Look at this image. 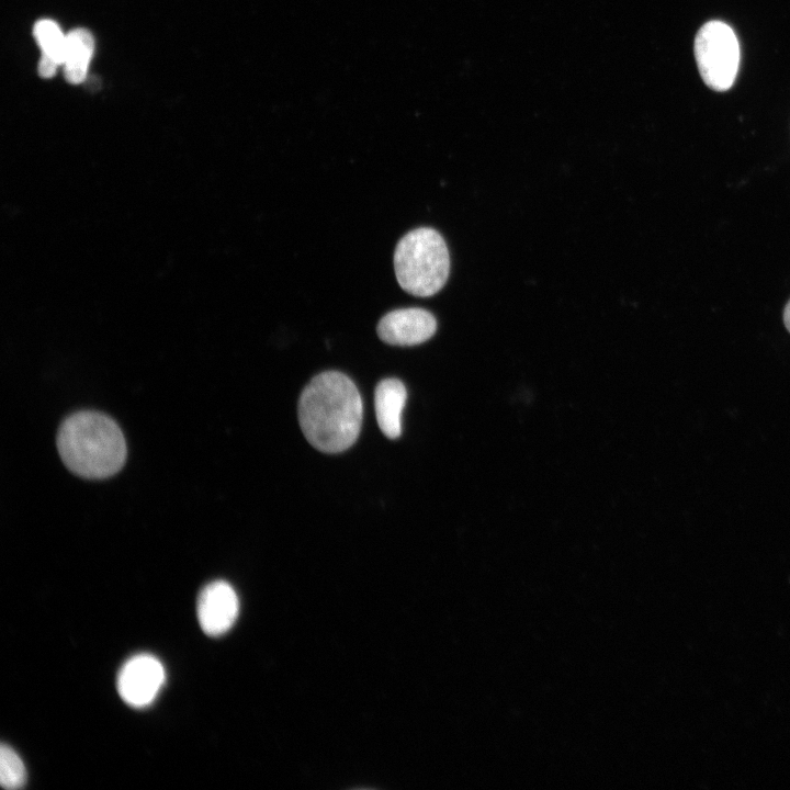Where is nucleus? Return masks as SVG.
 <instances>
[{
    "instance_id": "f257e3e1",
    "label": "nucleus",
    "mask_w": 790,
    "mask_h": 790,
    "mask_svg": "<svg viewBox=\"0 0 790 790\" xmlns=\"http://www.w3.org/2000/svg\"><path fill=\"white\" fill-rule=\"evenodd\" d=\"M362 399L343 373L326 371L305 386L298 400V421L307 441L325 453H339L358 439Z\"/></svg>"
},
{
    "instance_id": "f03ea898",
    "label": "nucleus",
    "mask_w": 790,
    "mask_h": 790,
    "mask_svg": "<svg viewBox=\"0 0 790 790\" xmlns=\"http://www.w3.org/2000/svg\"><path fill=\"white\" fill-rule=\"evenodd\" d=\"M57 449L65 465L86 478L117 473L127 449L119 425L109 416L83 410L67 417L57 432Z\"/></svg>"
},
{
    "instance_id": "7ed1b4c3",
    "label": "nucleus",
    "mask_w": 790,
    "mask_h": 790,
    "mask_svg": "<svg viewBox=\"0 0 790 790\" xmlns=\"http://www.w3.org/2000/svg\"><path fill=\"white\" fill-rule=\"evenodd\" d=\"M395 275L407 293L428 297L445 284L450 257L443 237L433 228L419 227L398 241L394 252Z\"/></svg>"
},
{
    "instance_id": "20e7f679",
    "label": "nucleus",
    "mask_w": 790,
    "mask_h": 790,
    "mask_svg": "<svg viewBox=\"0 0 790 790\" xmlns=\"http://www.w3.org/2000/svg\"><path fill=\"white\" fill-rule=\"evenodd\" d=\"M695 57L709 88L725 91L732 87L740 65V45L731 26L718 20L703 24L695 38Z\"/></svg>"
},
{
    "instance_id": "39448f33",
    "label": "nucleus",
    "mask_w": 790,
    "mask_h": 790,
    "mask_svg": "<svg viewBox=\"0 0 790 790\" xmlns=\"http://www.w3.org/2000/svg\"><path fill=\"white\" fill-rule=\"evenodd\" d=\"M161 662L151 654H137L127 659L117 674L120 697L133 708L149 706L165 684Z\"/></svg>"
},
{
    "instance_id": "423d86ee",
    "label": "nucleus",
    "mask_w": 790,
    "mask_h": 790,
    "mask_svg": "<svg viewBox=\"0 0 790 790\" xmlns=\"http://www.w3.org/2000/svg\"><path fill=\"white\" fill-rule=\"evenodd\" d=\"M239 599L233 586L214 580L204 586L196 601V616L202 631L208 636H221L235 624Z\"/></svg>"
},
{
    "instance_id": "0eeeda50",
    "label": "nucleus",
    "mask_w": 790,
    "mask_h": 790,
    "mask_svg": "<svg viewBox=\"0 0 790 790\" xmlns=\"http://www.w3.org/2000/svg\"><path fill=\"white\" fill-rule=\"evenodd\" d=\"M376 330L380 339L388 345L416 346L435 335L437 320L424 308H398L385 314Z\"/></svg>"
},
{
    "instance_id": "6e6552de",
    "label": "nucleus",
    "mask_w": 790,
    "mask_h": 790,
    "mask_svg": "<svg viewBox=\"0 0 790 790\" xmlns=\"http://www.w3.org/2000/svg\"><path fill=\"white\" fill-rule=\"evenodd\" d=\"M406 398V387L397 379H385L376 385L375 416L380 429L390 439H396L402 433V413Z\"/></svg>"
},
{
    "instance_id": "1a4fd4ad",
    "label": "nucleus",
    "mask_w": 790,
    "mask_h": 790,
    "mask_svg": "<svg viewBox=\"0 0 790 790\" xmlns=\"http://www.w3.org/2000/svg\"><path fill=\"white\" fill-rule=\"evenodd\" d=\"M94 42L84 29H77L66 35L64 75L68 82L77 84L84 80Z\"/></svg>"
},
{
    "instance_id": "9d476101",
    "label": "nucleus",
    "mask_w": 790,
    "mask_h": 790,
    "mask_svg": "<svg viewBox=\"0 0 790 790\" xmlns=\"http://www.w3.org/2000/svg\"><path fill=\"white\" fill-rule=\"evenodd\" d=\"M34 36L45 54L64 64L66 56V36L63 35L58 25L50 20H41L34 26Z\"/></svg>"
},
{
    "instance_id": "9b49d317",
    "label": "nucleus",
    "mask_w": 790,
    "mask_h": 790,
    "mask_svg": "<svg viewBox=\"0 0 790 790\" xmlns=\"http://www.w3.org/2000/svg\"><path fill=\"white\" fill-rule=\"evenodd\" d=\"M26 768L19 754L7 744L0 747V783L4 789H21L26 783Z\"/></svg>"
},
{
    "instance_id": "f8f14e48",
    "label": "nucleus",
    "mask_w": 790,
    "mask_h": 790,
    "mask_svg": "<svg viewBox=\"0 0 790 790\" xmlns=\"http://www.w3.org/2000/svg\"><path fill=\"white\" fill-rule=\"evenodd\" d=\"M58 65L52 57L42 54L38 63V75L43 78H50L55 75Z\"/></svg>"
},
{
    "instance_id": "ddd939ff",
    "label": "nucleus",
    "mask_w": 790,
    "mask_h": 790,
    "mask_svg": "<svg viewBox=\"0 0 790 790\" xmlns=\"http://www.w3.org/2000/svg\"><path fill=\"white\" fill-rule=\"evenodd\" d=\"M783 323L790 332V301L787 303L785 311H783Z\"/></svg>"
}]
</instances>
